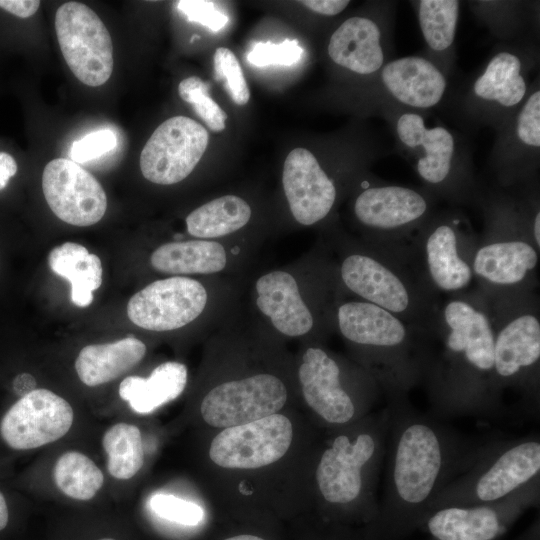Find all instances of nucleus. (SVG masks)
<instances>
[{
	"mask_svg": "<svg viewBox=\"0 0 540 540\" xmlns=\"http://www.w3.org/2000/svg\"><path fill=\"white\" fill-rule=\"evenodd\" d=\"M387 407L385 477L372 540H402L419 529L437 497L477 462L489 442L421 412L408 396L387 399Z\"/></svg>",
	"mask_w": 540,
	"mask_h": 540,
	"instance_id": "obj_1",
	"label": "nucleus"
},
{
	"mask_svg": "<svg viewBox=\"0 0 540 540\" xmlns=\"http://www.w3.org/2000/svg\"><path fill=\"white\" fill-rule=\"evenodd\" d=\"M494 320L480 289L438 302L429 332L423 383L434 416H497L504 410L494 385Z\"/></svg>",
	"mask_w": 540,
	"mask_h": 540,
	"instance_id": "obj_2",
	"label": "nucleus"
},
{
	"mask_svg": "<svg viewBox=\"0 0 540 540\" xmlns=\"http://www.w3.org/2000/svg\"><path fill=\"white\" fill-rule=\"evenodd\" d=\"M346 295L331 253L316 244L288 264L249 275L243 305L276 340L320 342L334 331L335 310Z\"/></svg>",
	"mask_w": 540,
	"mask_h": 540,
	"instance_id": "obj_3",
	"label": "nucleus"
},
{
	"mask_svg": "<svg viewBox=\"0 0 540 540\" xmlns=\"http://www.w3.org/2000/svg\"><path fill=\"white\" fill-rule=\"evenodd\" d=\"M334 331L387 399L408 396L423 383L429 355V332L424 329L374 304L344 298L335 310Z\"/></svg>",
	"mask_w": 540,
	"mask_h": 540,
	"instance_id": "obj_4",
	"label": "nucleus"
},
{
	"mask_svg": "<svg viewBox=\"0 0 540 540\" xmlns=\"http://www.w3.org/2000/svg\"><path fill=\"white\" fill-rule=\"evenodd\" d=\"M325 246L346 294L430 331L438 302L421 285L403 256L345 236L335 237Z\"/></svg>",
	"mask_w": 540,
	"mask_h": 540,
	"instance_id": "obj_5",
	"label": "nucleus"
},
{
	"mask_svg": "<svg viewBox=\"0 0 540 540\" xmlns=\"http://www.w3.org/2000/svg\"><path fill=\"white\" fill-rule=\"evenodd\" d=\"M248 277L156 279L129 299L127 316L137 327L155 333L188 327L214 332L241 306Z\"/></svg>",
	"mask_w": 540,
	"mask_h": 540,
	"instance_id": "obj_6",
	"label": "nucleus"
},
{
	"mask_svg": "<svg viewBox=\"0 0 540 540\" xmlns=\"http://www.w3.org/2000/svg\"><path fill=\"white\" fill-rule=\"evenodd\" d=\"M353 433L335 435L322 451L315 470L317 490L331 506H356L371 522L379 515L376 488L384 464L389 427L387 405L366 416Z\"/></svg>",
	"mask_w": 540,
	"mask_h": 540,
	"instance_id": "obj_7",
	"label": "nucleus"
},
{
	"mask_svg": "<svg viewBox=\"0 0 540 540\" xmlns=\"http://www.w3.org/2000/svg\"><path fill=\"white\" fill-rule=\"evenodd\" d=\"M494 320V385L503 404L507 389L520 394V409L539 415L540 319L532 292L490 295ZM504 406V405H503Z\"/></svg>",
	"mask_w": 540,
	"mask_h": 540,
	"instance_id": "obj_8",
	"label": "nucleus"
},
{
	"mask_svg": "<svg viewBox=\"0 0 540 540\" xmlns=\"http://www.w3.org/2000/svg\"><path fill=\"white\" fill-rule=\"evenodd\" d=\"M297 380L307 406L325 423L338 426L367 411L380 389L361 366L351 368L319 341L306 342Z\"/></svg>",
	"mask_w": 540,
	"mask_h": 540,
	"instance_id": "obj_9",
	"label": "nucleus"
},
{
	"mask_svg": "<svg viewBox=\"0 0 540 540\" xmlns=\"http://www.w3.org/2000/svg\"><path fill=\"white\" fill-rule=\"evenodd\" d=\"M539 477L538 436L490 439L477 462L437 497L429 513L445 506L496 502Z\"/></svg>",
	"mask_w": 540,
	"mask_h": 540,
	"instance_id": "obj_10",
	"label": "nucleus"
},
{
	"mask_svg": "<svg viewBox=\"0 0 540 540\" xmlns=\"http://www.w3.org/2000/svg\"><path fill=\"white\" fill-rule=\"evenodd\" d=\"M415 237L402 255L421 285L434 297L465 292L474 280V239L448 221L435 222Z\"/></svg>",
	"mask_w": 540,
	"mask_h": 540,
	"instance_id": "obj_11",
	"label": "nucleus"
},
{
	"mask_svg": "<svg viewBox=\"0 0 540 540\" xmlns=\"http://www.w3.org/2000/svg\"><path fill=\"white\" fill-rule=\"evenodd\" d=\"M288 399L285 380L270 371L229 377L204 395L200 412L213 427L228 428L277 414Z\"/></svg>",
	"mask_w": 540,
	"mask_h": 540,
	"instance_id": "obj_12",
	"label": "nucleus"
},
{
	"mask_svg": "<svg viewBox=\"0 0 540 540\" xmlns=\"http://www.w3.org/2000/svg\"><path fill=\"white\" fill-rule=\"evenodd\" d=\"M540 477L496 502L445 506L429 513L419 529L433 540H496L539 502Z\"/></svg>",
	"mask_w": 540,
	"mask_h": 540,
	"instance_id": "obj_13",
	"label": "nucleus"
},
{
	"mask_svg": "<svg viewBox=\"0 0 540 540\" xmlns=\"http://www.w3.org/2000/svg\"><path fill=\"white\" fill-rule=\"evenodd\" d=\"M55 30L62 55L76 78L97 87L110 78L113 44L99 16L80 2H66L56 11Z\"/></svg>",
	"mask_w": 540,
	"mask_h": 540,
	"instance_id": "obj_14",
	"label": "nucleus"
},
{
	"mask_svg": "<svg viewBox=\"0 0 540 540\" xmlns=\"http://www.w3.org/2000/svg\"><path fill=\"white\" fill-rule=\"evenodd\" d=\"M260 246L198 239H174L149 256L157 273L170 276L247 278Z\"/></svg>",
	"mask_w": 540,
	"mask_h": 540,
	"instance_id": "obj_15",
	"label": "nucleus"
},
{
	"mask_svg": "<svg viewBox=\"0 0 540 540\" xmlns=\"http://www.w3.org/2000/svg\"><path fill=\"white\" fill-rule=\"evenodd\" d=\"M353 213L365 232L362 242L398 251L401 238L426 217L428 202L408 187H366L356 196Z\"/></svg>",
	"mask_w": 540,
	"mask_h": 540,
	"instance_id": "obj_16",
	"label": "nucleus"
},
{
	"mask_svg": "<svg viewBox=\"0 0 540 540\" xmlns=\"http://www.w3.org/2000/svg\"><path fill=\"white\" fill-rule=\"evenodd\" d=\"M207 130L186 116H174L160 124L140 154L142 175L151 183L169 186L185 180L208 146Z\"/></svg>",
	"mask_w": 540,
	"mask_h": 540,
	"instance_id": "obj_17",
	"label": "nucleus"
},
{
	"mask_svg": "<svg viewBox=\"0 0 540 540\" xmlns=\"http://www.w3.org/2000/svg\"><path fill=\"white\" fill-rule=\"evenodd\" d=\"M539 249L524 234L488 238L477 244L472 272L481 291L490 295L531 292Z\"/></svg>",
	"mask_w": 540,
	"mask_h": 540,
	"instance_id": "obj_18",
	"label": "nucleus"
},
{
	"mask_svg": "<svg viewBox=\"0 0 540 540\" xmlns=\"http://www.w3.org/2000/svg\"><path fill=\"white\" fill-rule=\"evenodd\" d=\"M293 428L290 420L273 414L259 420L225 428L211 442L209 456L218 466L255 469L283 457L290 447Z\"/></svg>",
	"mask_w": 540,
	"mask_h": 540,
	"instance_id": "obj_19",
	"label": "nucleus"
},
{
	"mask_svg": "<svg viewBox=\"0 0 540 540\" xmlns=\"http://www.w3.org/2000/svg\"><path fill=\"white\" fill-rule=\"evenodd\" d=\"M73 419V409L64 398L48 389H34L4 414L0 435L14 450L35 449L62 438Z\"/></svg>",
	"mask_w": 540,
	"mask_h": 540,
	"instance_id": "obj_20",
	"label": "nucleus"
},
{
	"mask_svg": "<svg viewBox=\"0 0 540 540\" xmlns=\"http://www.w3.org/2000/svg\"><path fill=\"white\" fill-rule=\"evenodd\" d=\"M42 190L51 211L70 225H94L107 209V197L101 184L71 159L56 158L45 166Z\"/></svg>",
	"mask_w": 540,
	"mask_h": 540,
	"instance_id": "obj_21",
	"label": "nucleus"
},
{
	"mask_svg": "<svg viewBox=\"0 0 540 540\" xmlns=\"http://www.w3.org/2000/svg\"><path fill=\"white\" fill-rule=\"evenodd\" d=\"M282 188L293 221L302 227L325 220L337 199L334 181L305 148H295L286 157Z\"/></svg>",
	"mask_w": 540,
	"mask_h": 540,
	"instance_id": "obj_22",
	"label": "nucleus"
},
{
	"mask_svg": "<svg viewBox=\"0 0 540 540\" xmlns=\"http://www.w3.org/2000/svg\"><path fill=\"white\" fill-rule=\"evenodd\" d=\"M253 207L243 197L225 194L193 209L185 218L188 239L247 243L262 246V240L249 233Z\"/></svg>",
	"mask_w": 540,
	"mask_h": 540,
	"instance_id": "obj_23",
	"label": "nucleus"
},
{
	"mask_svg": "<svg viewBox=\"0 0 540 540\" xmlns=\"http://www.w3.org/2000/svg\"><path fill=\"white\" fill-rule=\"evenodd\" d=\"M381 79L399 102L424 109L438 104L447 86L441 71L429 60L417 56L402 57L387 63L382 68Z\"/></svg>",
	"mask_w": 540,
	"mask_h": 540,
	"instance_id": "obj_24",
	"label": "nucleus"
},
{
	"mask_svg": "<svg viewBox=\"0 0 540 540\" xmlns=\"http://www.w3.org/2000/svg\"><path fill=\"white\" fill-rule=\"evenodd\" d=\"M396 130L406 147H423L424 155L416 164L419 176L431 185L446 181L455 150V141L450 131L442 126L428 129L423 118L416 113L402 114L397 120Z\"/></svg>",
	"mask_w": 540,
	"mask_h": 540,
	"instance_id": "obj_25",
	"label": "nucleus"
},
{
	"mask_svg": "<svg viewBox=\"0 0 540 540\" xmlns=\"http://www.w3.org/2000/svg\"><path fill=\"white\" fill-rule=\"evenodd\" d=\"M380 30L369 18L351 17L332 34L328 44L330 58L339 66L368 75L384 63Z\"/></svg>",
	"mask_w": 540,
	"mask_h": 540,
	"instance_id": "obj_26",
	"label": "nucleus"
},
{
	"mask_svg": "<svg viewBox=\"0 0 540 540\" xmlns=\"http://www.w3.org/2000/svg\"><path fill=\"white\" fill-rule=\"evenodd\" d=\"M146 352L145 343L133 336L112 343L91 344L79 352L75 369L82 383L94 387L132 369L142 361Z\"/></svg>",
	"mask_w": 540,
	"mask_h": 540,
	"instance_id": "obj_27",
	"label": "nucleus"
},
{
	"mask_svg": "<svg viewBox=\"0 0 540 540\" xmlns=\"http://www.w3.org/2000/svg\"><path fill=\"white\" fill-rule=\"evenodd\" d=\"M187 367L167 361L155 367L147 378L128 376L119 385L120 397L137 413H150L176 399L185 389Z\"/></svg>",
	"mask_w": 540,
	"mask_h": 540,
	"instance_id": "obj_28",
	"label": "nucleus"
},
{
	"mask_svg": "<svg viewBox=\"0 0 540 540\" xmlns=\"http://www.w3.org/2000/svg\"><path fill=\"white\" fill-rule=\"evenodd\" d=\"M48 264L52 272L70 282L74 305L83 308L92 303L93 292L102 283V264L96 254L81 244L65 242L50 251Z\"/></svg>",
	"mask_w": 540,
	"mask_h": 540,
	"instance_id": "obj_29",
	"label": "nucleus"
},
{
	"mask_svg": "<svg viewBox=\"0 0 540 540\" xmlns=\"http://www.w3.org/2000/svg\"><path fill=\"white\" fill-rule=\"evenodd\" d=\"M474 94L504 107L519 104L527 91L520 59L509 52L496 54L473 85Z\"/></svg>",
	"mask_w": 540,
	"mask_h": 540,
	"instance_id": "obj_30",
	"label": "nucleus"
},
{
	"mask_svg": "<svg viewBox=\"0 0 540 540\" xmlns=\"http://www.w3.org/2000/svg\"><path fill=\"white\" fill-rule=\"evenodd\" d=\"M102 446L107 454V471L112 477L130 479L142 468L144 449L137 426L128 423L111 426L103 435Z\"/></svg>",
	"mask_w": 540,
	"mask_h": 540,
	"instance_id": "obj_31",
	"label": "nucleus"
},
{
	"mask_svg": "<svg viewBox=\"0 0 540 540\" xmlns=\"http://www.w3.org/2000/svg\"><path fill=\"white\" fill-rule=\"evenodd\" d=\"M54 481L66 496L76 500H90L101 489L104 476L98 466L85 454L69 451L55 463Z\"/></svg>",
	"mask_w": 540,
	"mask_h": 540,
	"instance_id": "obj_32",
	"label": "nucleus"
},
{
	"mask_svg": "<svg viewBox=\"0 0 540 540\" xmlns=\"http://www.w3.org/2000/svg\"><path fill=\"white\" fill-rule=\"evenodd\" d=\"M459 13L455 0H422L419 2V24L428 46L444 51L454 41Z\"/></svg>",
	"mask_w": 540,
	"mask_h": 540,
	"instance_id": "obj_33",
	"label": "nucleus"
},
{
	"mask_svg": "<svg viewBox=\"0 0 540 540\" xmlns=\"http://www.w3.org/2000/svg\"><path fill=\"white\" fill-rule=\"evenodd\" d=\"M180 97L191 104L195 113L213 132L225 129L226 112L209 96V87L197 76L183 79L178 86Z\"/></svg>",
	"mask_w": 540,
	"mask_h": 540,
	"instance_id": "obj_34",
	"label": "nucleus"
},
{
	"mask_svg": "<svg viewBox=\"0 0 540 540\" xmlns=\"http://www.w3.org/2000/svg\"><path fill=\"white\" fill-rule=\"evenodd\" d=\"M213 63L215 77L223 81V87L232 101L240 106L246 105L250 91L235 54L228 48L219 47L214 53Z\"/></svg>",
	"mask_w": 540,
	"mask_h": 540,
	"instance_id": "obj_35",
	"label": "nucleus"
},
{
	"mask_svg": "<svg viewBox=\"0 0 540 540\" xmlns=\"http://www.w3.org/2000/svg\"><path fill=\"white\" fill-rule=\"evenodd\" d=\"M149 506L158 517L185 526H196L205 516L200 505L172 494H154Z\"/></svg>",
	"mask_w": 540,
	"mask_h": 540,
	"instance_id": "obj_36",
	"label": "nucleus"
},
{
	"mask_svg": "<svg viewBox=\"0 0 540 540\" xmlns=\"http://www.w3.org/2000/svg\"><path fill=\"white\" fill-rule=\"evenodd\" d=\"M303 54V49L297 40H284L279 44L272 42L256 43L247 55V60L254 66L268 65L291 66L297 63Z\"/></svg>",
	"mask_w": 540,
	"mask_h": 540,
	"instance_id": "obj_37",
	"label": "nucleus"
},
{
	"mask_svg": "<svg viewBox=\"0 0 540 540\" xmlns=\"http://www.w3.org/2000/svg\"><path fill=\"white\" fill-rule=\"evenodd\" d=\"M117 144V135L110 129L104 128L90 132L73 142L70 149L71 160L79 164L98 159L114 150Z\"/></svg>",
	"mask_w": 540,
	"mask_h": 540,
	"instance_id": "obj_38",
	"label": "nucleus"
},
{
	"mask_svg": "<svg viewBox=\"0 0 540 540\" xmlns=\"http://www.w3.org/2000/svg\"><path fill=\"white\" fill-rule=\"evenodd\" d=\"M176 7L189 21L206 26L211 31H219L229 21L228 16L218 10L212 1L182 0L176 2Z\"/></svg>",
	"mask_w": 540,
	"mask_h": 540,
	"instance_id": "obj_39",
	"label": "nucleus"
},
{
	"mask_svg": "<svg viewBox=\"0 0 540 540\" xmlns=\"http://www.w3.org/2000/svg\"><path fill=\"white\" fill-rule=\"evenodd\" d=\"M517 135L527 146H540V92H533L517 118Z\"/></svg>",
	"mask_w": 540,
	"mask_h": 540,
	"instance_id": "obj_40",
	"label": "nucleus"
},
{
	"mask_svg": "<svg viewBox=\"0 0 540 540\" xmlns=\"http://www.w3.org/2000/svg\"><path fill=\"white\" fill-rule=\"evenodd\" d=\"M310 10L327 16H334L342 12L349 4L348 0H304L300 1Z\"/></svg>",
	"mask_w": 540,
	"mask_h": 540,
	"instance_id": "obj_41",
	"label": "nucleus"
},
{
	"mask_svg": "<svg viewBox=\"0 0 540 540\" xmlns=\"http://www.w3.org/2000/svg\"><path fill=\"white\" fill-rule=\"evenodd\" d=\"M39 6L38 0H0L1 8L20 18L34 15Z\"/></svg>",
	"mask_w": 540,
	"mask_h": 540,
	"instance_id": "obj_42",
	"label": "nucleus"
},
{
	"mask_svg": "<svg viewBox=\"0 0 540 540\" xmlns=\"http://www.w3.org/2000/svg\"><path fill=\"white\" fill-rule=\"evenodd\" d=\"M17 163L12 155L0 152V190L4 189L9 180L17 172Z\"/></svg>",
	"mask_w": 540,
	"mask_h": 540,
	"instance_id": "obj_43",
	"label": "nucleus"
},
{
	"mask_svg": "<svg viewBox=\"0 0 540 540\" xmlns=\"http://www.w3.org/2000/svg\"><path fill=\"white\" fill-rule=\"evenodd\" d=\"M35 380L30 374H21L14 380V389L22 396L34 390ZM21 396V397H22Z\"/></svg>",
	"mask_w": 540,
	"mask_h": 540,
	"instance_id": "obj_44",
	"label": "nucleus"
},
{
	"mask_svg": "<svg viewBox=\"0 0 540 540\" xmlns=\"http://www.w3.org/2000/svg\"><path fill=\"white\" fill-rule=\"evenodd\" d=\"M9 523V509L7 502L0 492V532L3 531Z\"/></svg>",
	"mask_w": 540,
	"mask_h": 540,
	"instance_id": "obj_45",
	"label": "nucleus"
},
{
	"mask_svg": "<svg viewBox=\"0 0 540 540\" xmlns=\"http://www.w3.org/2000/svg\"><path fill=\"white\" fill-rule=\"evenodd\" d=\"M532 238L535 246L540 248V213L537 211L533 218V223L531 226Z\"/></svg>",
	"mask_w": 540,
	"mask_h": 540,
	"instance_id": "obj_46",
	"label": "nucleus"
},
{
	"mask_svg": "<svg viewBox=\"0 0 540 540\" xmlns=\"http://www.w3.org/2000/svg\"><path fill=\"white\" fill-rule=\"evenodd\" d=\"M225 540H264L258 536L254 535H237L230 538H227Z\"/></svg>",
	"mask_w": 540,
	"mask_h": 540,
	"instance_id": "obj_47",
	"label": "nucleus"
},
{
	"mask_svg": "<svg viewBox=\"0 0 540 540\" xmlns=\"http://www.w3.org/2000/svg\"><path fill=\"white\" fill-rule=\"evenodd\" d=\"M99 540H115V539H112V538H102V539H99Z\"/></svg>",
	"mask_w": 540,
	"mask_h": 540,
	"instance_id": "obj_48",
	"label": "nucleus"
}]
</instances>
